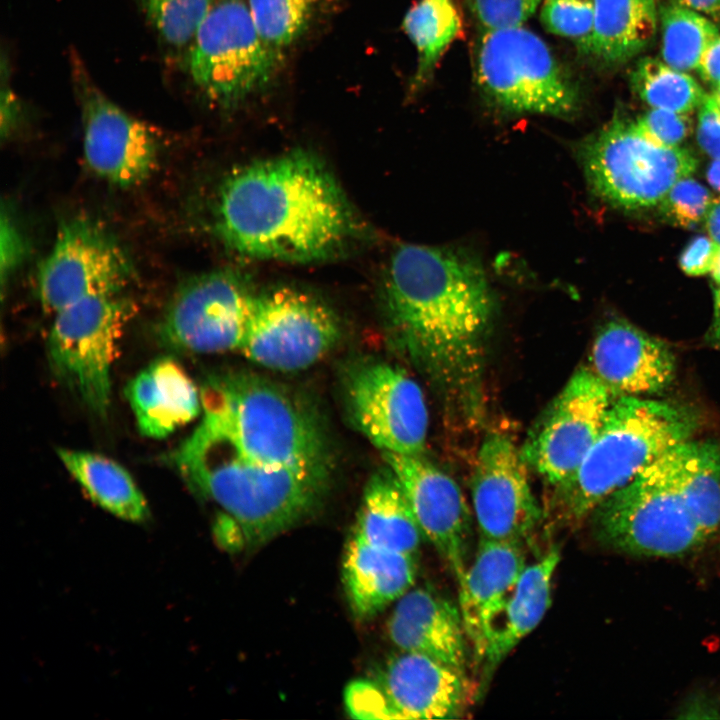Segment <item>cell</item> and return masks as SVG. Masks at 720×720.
<instances>
[{
	"mask_svg": "<svg viewBox=\"0 0 720 720\" xmlns=\"http://www.w3.org/2000/svg\"><path fill=\"white\" fill-rule=\"evenodd\" d=\"M213 217L216 234L231 250L286 262L336 256L358 232L340 185L304 151L233 170L219 186Z\"/></svg>",
	"mask_w": 720,
	"mask_h": 720,
	"instance_id": "2",
	"label": "cell"
},
{
	"mask_svg": "<svg viewBox=\"0 0 720 720\" xmlns=\"http://www.w3.org/2000/svg\"><path fill=\"white\" fill-rule=\"evenodd\" d=\"M384 300L396 338L449 395L477 401L495 296L482 264L449 247L401 244Z\"/></svg>",
	"mask_w": 720,
	"mask_h": 720,
	"instance_id": "1",
	"label": "cell"
},
{
	"mask_svg": "<svg viewBox=\"0 0 720 720\" xmlns=\"http://www.w3.org/2000/svg\"><path fill=\"white\" fill-rule=\"evenodd\" d=\"M526 566L522 544L480 538L474 559L458 585L466 635L479 663Z\"/></svg>",
	"mask_w": 720,
	"mask_h": 720,
	"instance_id": "20",
	"label": "cell"
},
{
	"mask_svg": "<svg viewBox=\"0 0 720 720\" xmlns=\"http://www.w3.org/2000/svg\"><path fill=\"white\" fill-rule=\"evenodd\" d=\"M162 38L174 46L191 43L211 10V0H141Z\"/></svg>",
	"mask_w": 720,
	"mask_h": 720,
	"instance_id": "34",
	"label": "cell"
},
{
	"mask_svg": "<svg viewBox=\"0 0 720 720\" xmlns=\"http://www.w3.org/2000/svg\"><path fill=\"white\" fill-rule=\"evenodd\" d=\"M676 3L699 13L720 14V0H675Z\"/></svg>",
	"mask_w": 720,
	"mask_h": 720,
	"instance_id": "45",
	"label": "cell"
},
{
	"mask_svg": "<svg viewBox=\"0 0 720 720\" xmlns=\"http://www.w3.org/2000/svg\"><path fill=\"white\" fill-rule=\"evenodd\" d=\"M423 536L435 547L457 584L469 566L471 515L456 482L422 455L382 452Z\"/></svg>",
	"mask_w": 720,
	"mask_h": 720,
	"instance_id": "18",
	"label": "cell"
},
{
	"mask_svg": "<svg viewBox=\"0 0 720 720\" xmlns=\"http://www.w3.org/2000/svg\"><path fill=\"white\" fill-rule=\"evenodd\" d=\"M201 396L202 408L237 440L328 482L333 468L328 439L312 410L295 395L254 373L232 371L209 377Z\"/></svg>",
	"mask_w": 720,
	"mask_h": 720,
	"instance_id": "5",
	"label": "cell"
},
{
	"mask_svg": "<svg viewBox=\"0 0 720 720\" xmlns=\"http://www.w3.org/2000/svg\"><path fill=\"white\" fill-rule=\"evenodd\" d=\"M58 457L88 497L103 510L130 522L149 517L147 501L125 468L103 455L59 449Z\"/></svg>",
	"mask_w": 720,
	"mask_h": 720,
	"instance_id": "27",
	"label": "cell"
},
{
	"mask_svg": "<svg viewBox=\"0 0 720 720\" xmlns=\"http://www.w3.org/2000/svg\"><path fill=\"white\" fill-rule=\"evenodd\" d=\"M388 633L401 651L427 656L465 675L469 642L461 611L442 594L410 589L397 600Z\"/></svg>",
	"mask_w": 720,
	"mask_h": 720,
	"instance_id": "22",
	"label": "cell"
},
{
	"mask_svg": "<svg viewBox=\"0 0 720 720\" xmlns=\"http://www.w3.org/2000/svg\"><path fill=\"white\" fill-rule=\"evenodd\" d=\"M474 72L482 95L505 112L568 117L577 109L573 82L547 44L522 26L482 31Z\"/></svg>",
	"mask_w": 720,
	"mask_h": 720,
	"instance_id": "8",
	"label": "cell"
},
{
	"mask_svg": "<svg viewBox=\"0 0 720 720\" xmlns=\"http://www.w3.org/2000/svg\"><path fill=\"white\" fill-rule=\"evenodd\" d=\"M592 192L613 207L638 210L658 205L697 159L685 148L659 145L636 123L615 117L578 149Z\"/></svg>",
	"mask_w": 720,
	"mask_h": 720,
	"instance_id": "7",
	"label": "cell"
},
{
	"mask_svg": "<svg viewBox=\"0 0 720 720\" xmlns=\"http://www.w3.org/2000/svg\"><path fill=\"white\" fill-rule=\"evenodd\" d=\"M135 307L124 292L83 298L54 313L48 359L56 378L94 414L106 416L111 371Z\"/></svg>",
	"mask_w": 720,
	"mask_h": 720,
	"instance_id": "9",
	"label": "cell"
},
{
	"mask_svg": "<svg viewBox=\"0 0 720 720\" xmlns=\"http://www.w3.org/2000/svg\"><path fill=\"white\" fill-rule=\"evenodd\" d=\"M718 248L710 237H696L680 256L679 264L682 271L689 276H701L710 272Z\"/></svg>",
	"mask_w": 720,
	"mask_h": 720,
	"instance_id": "41",
	"label": "cell"
},
{
	"mask_svg": "<svg viewBox=\"0 0 720 720\" xmlns=\"http://www.w3.org/2000/svg\"><path fill=\"white\" fill-rule=\"evenodd\" d=\"M390 719L458 717L468 699L465 675L427 656L402 651L377 683Z\"/></svg>",
	"mask_w": 720,
	"mask_h": 720,
	"instance_id": "21",
	"label": "cell"
},
{
	"mask_svg": "<svg viewBox=\"0 0 720 720\" xmlns=\"http://www.w3.org/2000/svg\"><path fill=\"white\" fill-rule=\"evenodd\" d=\"M704 219L710 239L720 247V197L712 199Z\"/></svg>",
	"mask_w": 720,
	"mask_h": 720,
	"instance_id": "44",
	"label": "cell"
},
{
	"mask_svg": "<svg viewBox=\"0 0 720 720\" xmlns=\"http://www.w3.org/2000/svg\"><path fill=\"white\" fill-rule=\"evenodd\" d=\"M697 69L708 84L714 88L720 86V36L706 49Z\"/></svg>",
	"mask_w": 720,
	"mask_h": 720,
	"instance_id": "42",
	"label": "cell"
},
{
	"mask_svg": "<svg viewBox=\"0 0 720 720\" xmlns=\"http://www.w3.org/2000/svg\"><path fill=\"white\" fill-rule=\"evenodd\" d=\"M660 24L663 61L684 72L698 68L702 55L719 36L708 18L678 3L662 7Z\"/></svg>",
	"mask_w": 720,
	"mask_h": 720,
	"instance_id": "31",
	"label": "cell"
},
{
	"mask_svg": "<svg viewBox=\"0 0 720 720\" xmlns=\"http://www.w3.org/2000/svg\"><path fill=\"white\" fill-rule=\"evenodd\" d=\"M353 534L376 546L414 556L418 553L424 536L388 468L368 480Z\"/></svg>",
	"mask_w": 720,
	"mask_h": 720,
	"instance_id": "26",
	"label": "cell"
},
{
	"mask_svg": "<svg viewBox=\"0 0 720 720\" xmlns=\"http://www.w3.org/2000/svg\"><path fill=\"white\" fill-rule=\"evenodd\" d=\"M345 403L353 425L382 452L422 455L428 411L421 388L403 369L365 360L344 380Z\"/></svg>",
	"mask_w": 720,
	"mask_h": 720,
	"instance_id": "14",
	"label": "cell"
},
{
	"mask_svg": "<svg viewBox=\"0 0 720 720\" xmlns=\"http://www.w3.org/2000/svg\"><path fill=\"white\" fill-rule=\"evenodd\" d=\"M700 425L699 413L688 405L614 398L580 467L556 487L557 516L571 525L588 520L610 495L666 452L691 440Z\"/></svg>",
	"mask_w": 720,
	"mask_h": 720,
	"instance_id": "4",
	"label": "cell"
},
{
	"mask_svg": "<svg viewBox=\"0 0 720 720\" xmlns=\"http://www.w3.org/2000/svg\"><path fill=\"white\" fill-rule=\"evenodd\" d=\"M639 130L655 143L676 147L691 133L692 121L688 113L651 108L635 122Z\"/></svg>",
	"mask_w": 720,
	"mask_h": 720,
	"instance_id": "38",
	"label": "cell"
},
{
	"mask_svg": "<svg viewBox=\"0 0 720 720\" xmlns=\"http://www.w3.org/2000/svg\"><path fill=\"white\" fill-rule=\"evenodd\" d=\"M613 399L590 368L578 369L520 449L527 466L555 488L569 480L595 442Z\"/></svg>",
	"mask_w": 720,
	"mask_h": 720,
	"instance_id": "15",
	"label": "cell"
},
{
	"mask_svg": "<svg viewBox=\"0 0 720 720\" xmlns=\"http://www.w3.org/2000/svg\"><path fill=\"white\" fill-rule=\"evenodd\" d=\"M402 27L417 51L412 88L430 78L440 58L461 31L453 0H419L405 14Z\"/></svg>",
	"mask_w": 720,
	"mask_h": 720,
	"instance_id": "30",
	"label": "cell"
},
{
	"mask_svg": "<svg viewBox=\"0 0 720 720\" xmlns=\"http://www.w3.org/2000/svg\"><path fill=\"white\" fill-rule=\"evenodd\" d=\"M697 141L707 155L720 159V109L711 95L699 107Z\"/></svg>",
	"mask_w": 720,
	"mask_h": 720,
	"instance_id": "40",
	"label": "cell"
},
{
	"mask_svg": "<svg viewBox=\"0 0 720 720\" xmlns=\"http://www.w3.org/2000/svg\"><path fill=\"white\" fill-rule=\"evenodd\" d=\"M711 97L713 98V100L715 101L716 105H717V106L719 107V109H720V86L714 88V90H713V92H712V94H711Z\"/></svg>",
	"mask_w": 720,
	"mask_h": 720,
	"instance_id": "49",
	"label": "cell"
},
{
	"mask_svg": "<svg viewBox=\"0 0 720 720\" xmlns=\"http://www.w3.org/2000/svg\"><path fill=\"white\" fill-rule=\"evenodd\" d=\"M20 114V105L16 95L10 88L2 89L1 93V136L11 134L15 129Z\"/></svg>",
	"mask_w": 720,
	"mask_h": 720,
	"instance_id": "43",
	"label": "cell"
},
{
	"mask_svg": "<svg viewBox=\"0 0 720 720\" xmlns=\"http://www.w3.org/2000/svg\"><path fill=\"white\" fill-rule=\"evenodd\" d=\"M416 556L383 548L352 534L343 561V579L354 615L369 619L408 592Z\"/></svg>",
	"mask_w": 720,
	"mask_h": 720,
	"instance_id": "24",
	"label": "cell"
},
{
	"mask_svg": "<svg viewBox=\"0 0 720 720\" xmlns=\"http://www.w3.org/2000/svg\"><path fill=\"white\" fill-rule=\"evenodd\" d=\"M680 445L592 512L588 520L599 544L631 556L681 558L708 543L678 487Z\"/></svg>",
	"mask_w": 720,
	"mask_h": 720,
	"instance_id": "6",
	"label": "cell"
},
{
	"mask_svg": "<svg viewBox=\"0 0 720 720\" xmlns=\"http://www.w3.org/2000/svg\"><path fill=\"white\" fill-rule=\"evenodd\" d=\"M706 176L710 185L720 191V159H714L709 165Z\"/></svg>",
	"mask_w": 720,
	"mask_h": 720,
	"instance_id": "47",
	"label": "cell"
},
{
	"mask_svg": "<svg viewBox=\"0 0 720 720\" xmlns=\"http://www.w3.org/2000/svg\"><path fill=\"white\" fill-rule=\"evenodd\" d=\"M521 450L509 436L494 432L481 444L471 494L480 538L524 544L542 519Z\"/></svg>",
	"mask_w": 720,
	"mask_h": 720,
	"instance_id": "17",
	"label": "cell"
},
{
	"mask_svg": "<svg viewBox=\"0 0 720 720\" xmlns=\"http://www.w3.org/2000/svg\"><path fill=\"white\" fill-rule=\"evenodd\" d=\"M1 282L2 289L23 263L27 253L24 234L9 207L1 209Z\"/></svg>",
	"mask_w": 720,
	"mask_h": 720,
	"instance_id": "39",
	"label": "cell"
},
{
	"mask_svg": "<svg viewBox=\"0 0 720 720\" xmlns=\"http://www.w3.org/2000/svg\"><path fill=\"white\" fill-rule=\"evenodd\" d=\"M281 58L259 34L243 0H222L197 30L188 65L194 83L210 101L232 108L271 83Z\"/></svg>",
	"mask_w": 720,
	"mask_h": 720,
	"instance_id": "10",
	"label": "cell"
},
{
	"mask_svg": "<svg viewBox=\"0 0 720 720\" xmlns=\"http://www.w3.org/2000/svg\"><path fill=\"white\" fill-rule=\"evenodd\" d=\"M559 561V550L551 547L540 559L525 567L495 624L480 662L481 689H485L502 661L544 617L551 605L552 579Z\"/></svg>",
	"mask_w": 720,
	"mask_h": 720,
	"instance_id": "25",
	"label": "cell"
},
{
	"mask_svg": "<svg viewBox=\"0 0 720 720\" xmlns=\"http://www.w3.org/2000/svg\"><path fill=\"white\" fill-rule=\"evenodd\" d=\"M677 483L708 542L720 536V444L693 440L682 443Z\"/></svg>",
	"mask_w": 720,
	"mask_h": 720,
	"instance_id": "29",
	"label": "cell"
},
{
	"mask_svg": "<svg viewBox=\"0 0 720 720\" xmlns=\"http://www.w3.org/2000/svg\"><path fill=\"white\" fill-rule=\"evenodd\" d=\"M133 279L130 259L103 225L88 217L64 221L37 277L42 307L52 314L83 298L124 292Z\"/></svg>",
	"mask_w": 720,
	"mask_h": 720,
	"instance_id": "13",
	"label": "cell"
},
{
	"mask_svg": "<svg viewBox=\"0 0 720 720\" xmlns=\"http://www.w3.org/2000/svg\"><path fill=\"white\" fill-rule=\"evenodd\" d=\"M169 462L236 523L246 546L264 544L303 520L328 485L240 442L203 408L199 425L170 453Z\"/></svg>",
	"mask_w": 720,
	"mask_h": 720,
	"instance_id": "3",
	"label": "cell"
},
{
	"mask_svg": "<svg viewBox=\"0 0 720 720\" xmlns=\"http://www.w3.org/2000/svg\"><path fill=\"white\" fill-rule=\"evenodd\" d=\"M654 0H594L589 54L606 64H620L639 54L656 31Z\"/></svg>",
	"mask_w": 720,
	"mask_h": 720,
	"instance_id": "28",
	"label": "cell"
},
{
	"mask_svg": "<svg viewBox=\"0 0 720 720\" xmlns=\"http://www.w3.org/2000/svg\"><path fill=\"white\" fill-rule=\"evenodd\" d=\"M255 296L232 270L194 276L169 300L157 327L160 341L191 353L238 352Z\"/></svg>",
	"mask_w": 720,
	"mask_h": 720,
	"instance_id": "12",
	"label": "cell"
},
{
	"mask_svg": "<svg viewBox=\"0 0 720 720\" xmlns=\"http://www.w3.org/2000/svg\"><path fill=\"white\" fill-rule=\"evenodd\" d=\"M590 361V370L613 398L660 393L676 376V358L671 348L620 319L608 321L600 328Z\"/></svg>",
	"mask_w": 720,
	"mask_h": 720,
	"instance_id": "19",
	"label": "cell"
},
{
	"mask_svg": "<svg viewBox=\"0 0 720 720\" xmlns=\"http://www.w3.org/2000/svg\"><path fill=\"white\" fill-rule=\"evenodd\" d=\"M318 0H248L254 24L264 41L282 51L307 30Z\"/></svg>",
	"mask_w": 720,
	"mask_h": 720,
	"instance_id": "33",
	"label": "cell"
},
{
	"mask_svg": "<svg viewBox=\"0 0 720 720\" xmlns=\"http://www.w3.org/2000/svg\"><path fill=\"white\" fill-rule=\"evenodd\" d=\"M550 33L575 42L589 54L594 25V0H544L540 12Z\"/></svg>",
	"mask_w": 720,
	"mask_h": 720,
	"instance_id": "35",
	"label": "cell"
},
{
	"mask_svg": "<svg viewBox=\"0 0 720 720\" xmlns=\"http://www.w3.org/2000/svg\"><path fill=\"white\" fill-rule=\"evenodd\" d=\"M125 394L139 431L167 437L202 413L201 390L174 359L160 358L127 384Z\"/></svg>",
	"mask_w": 720,
	"mask_h": 720,
	"instance_id": "23",
	"label": "cell"
},
{
	"mask_svg": "<svg viewBox=\"0 0 720 720\" xmlns=\"http://www.w3.org/2000/svg\"><path fill=\"white\" fill-rule=\"evenodd\" d=\"M76 64V63H75ZM82 107L83 155L89 169L103 180L131 187L155 170L160 143L156 133L107 98L80 64L74 68Z\"/></svg>",
	"mask_w": 720,
	"mask_h": 720,
	"instance_id": "16",
	"label": "cell"
},
{
	"mask_svg": "<svg viewBox=\"0 0 720 720\" xmlns=\"http://www.w3.org/2000/svg\"><path fill=\"white\" fill-rule=\"evenodd\" d=\"M712 199L705 186L685 177L674 184L658 205L669 223L692 228L705 218Z\"/></svg>",
	"mask_w": 720,
	"mask_h": 720,
	"instance_id": "36",
	"label": "cell"
},
{
	"mask_svg": "<svg viewBox=\"0 0 720 720\" xmlns=\"http://www.w3.org/2000/svg\"><path fill=\"white\" fill-rule=\"evenodd\" d=\"M711 274L714 279V281L720 286V247L718 248L712 269Z\"/></svg>",
	"mask_w": 720,
	"mask_h": 720,
	"instance_id": "48",
	"label": "cell"
},
{
	"mask_svg": "<svg viewBox=\"0 0 720 720\" xmlns=\"http://www.w3.org/2000/svg\"><path fill=\"white\" fill-rule=\"evenodd\" d=\"M711 341L720 349V286L714 289V316L711 327Z\"/></svg>",
	"mask_w": 720,
	"mask_h": 720,
	"instance_id": "46",
	"label": "cell"
},
{
	"mask_svg": "<svg viewBox=\"0 0 720 720\" xmlns=\"http://www.w3.org/2000/svg\"><path fill=\"white\" fill-rule=\"evenodd\" d=\"M631 82L634 91L651 108L690 113L707 96L692 76L651 57L638 62Z\"/></svg>",
	"mask_w": 720,
	"mask_h": 720,
	"instance_id": "32",
	"label": "cell"
},
{
	"mask_svg": "<svg viewBox=\"0 0 720 720\" xmlns=\"http://www.w3.org/2000/svg\"><path fill=\"white\" fill-rule=\"evenodd\" d=\"M541 0H467L482 31L522 26L536 11Z\"/></svg>",
	"mask_w": 720,
	"mask_h": 720,
	"instance_id": "37",
	"label": "cell"
},
{
	"mask_svg": "<svg viewBox=\"0 0 720 720\" xmlns=\"http://www.w3.org/2000/svg\"><path fill=\"white\" fill-rule=\"evenodd\" d=\"M335 313L317 297L290 287L256 293L238 352L271 370L306 369L340 339Z\"/></svg>",
	"mask_w": 720,
	"mask_h": 720,
	"instance_id": "11",
	"label": "cell"
}]
</instances>
